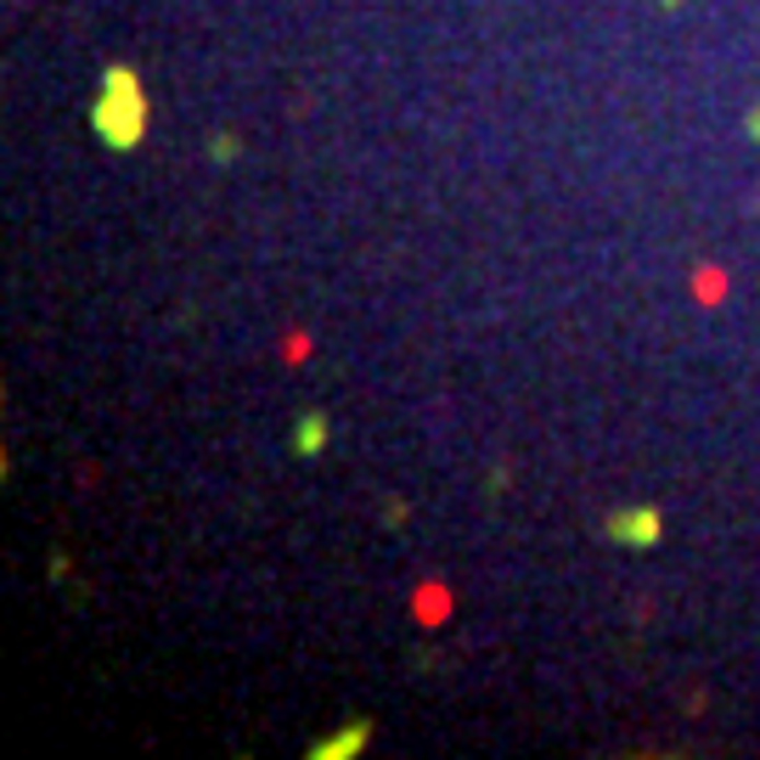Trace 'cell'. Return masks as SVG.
I'll return each instance as SVG.
<instances>
[{"label":"cell","instance_id":"6da1fadb","mask_svg":"<svg viewBox=\"0 0 760 760\" xmlns=\"http://www.w3.org/2000/svg\"><path fill=\"white\" fill-rule=\"evenodd\" d=\"M107 79H113V85H107V96H102L96 125H102V136H107L113 147H130V141L141 136V91H136V79H130L125 68H113Z\"/></svg>","mask_w":760,"mask_h":760},{"label":"cell","instance_id":"7a4b0ae2","mask_svg":"<svg viewBox=\"0 0 760 760\" xmlns=\"http://www.w3.org/2000/svg\"><path fill=\"white\" fill-rule=\"evenodd\" d=\"M315 446H322V417H310V428L299 434V451H315Z\"/></svg>","mask_w":760,"mask_h":760}]
</instances>
